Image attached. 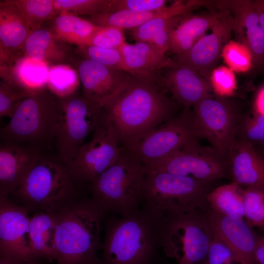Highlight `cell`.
I'll use <instances>...</instances> for the list:
<instances>
[{
  "label": "cell",
  "instance_id": "obj_1",
  "mask_svg": "<svg viewBox=\"0 0 264 264\" xmlns=\"http://www.w3.org/2000/svg\"><path fill=\"white\" fill-rule=\"evenodd\" d=\"M102 108L124 150L174 117V103L164 88L153 79L132 74Z\"/></svg>",
  "mask_w": 264,
  "mask_h": 264
},
{
  "label": "cell",
  "instance_id": "obj_2",
  "mask_svg": "<svg viewBox=\"0 0 264 264\" xmlns=\"http://www.w3.org/2000/svg\"><path fill=\"white\" fill-rule=\"evenodd\" d=\"M165 214L143 203L125 216L105 214L103 264H171L162 248Z\"/></svg>",
  "mask_w": 264,
  "mask_h": 264
},
{
  "label": "cell",
  "instance_id": "obj_3",
  "mask_svg": "<svg viewBox=\"0 0 264 264\" xmlns=\"http://www.w3.org/2000/svg\"><path fill=\"white\" fill-rule=\"evenodd\" d=\"M89 184L81 181L69 163L53 152L45 153L24 181L8 198L30 214H55L90 198Z\"/></svg>",
  "mask_w": 264,
  "mask_h": 264
},
{
  "label": "cell",
  "instance_id": "obj_4",
  "mask_svg": "<svg viewBox=\"0 0 264 264\" xmlns=\"http://www.w3.org/2000/svg\"><path fill=\"white\" fill-rule=\"evenodd\" d=\"M105 215L90 197L55 214L56 264H103L99 251Z\"/></svg>",
  "mask_w": 264,
  "mask_h": 264
},
{
  "label": "cell",
  "instance_id": "obj_5",
  "mask_svg": "<svg viewBox=\"0 0 264 264\" xmlns=\"http://www.w3.org/2000/svg\"><path fill=\"white\" fill-rule=\"evenodd\" d=\"M143 164L122 150L116 162L89 184L90 197L105 214L125 216L142 204Z\"/></svg>",
  "mask_w": 264,
  "mask_h": 264
},
{
  "label": "cell",
  "instance_id": "obj_6",
  "mask_svg": "<svg viewBox=\"0 0 264 264\" xmlns=\"http://www.w3.org/2000/svg\"><path fill=\"white\" fill-rule=\"evenodd\" d=\"M59 119L57 97L47 87L34 90L20 103L9 122L0 129V140L54 152Z\"/></svg>",
  "mask_w": 264,
  "mask_h": 264
},
{
  "label": "cell",
  "instance_id": "obj_7",
  "mask_svg": "<svg viewBox=\"0 0 264 264\" xmlns=\"http://www.w3.org/2000/svg\"><path fill=\"white\" fill-rule=\"evenodd\" d=\"M215 182L167 173L146 172L142 201L165 215L197 210L207 212V198L216 188Z\"/></svg>",
  "mask_w": 264,
  "mask_h": 264
},
{
  "label": "cell",
  "instance_id": "obj_8",
  "mask_svg": "<svg viewBox=\"0 0 264 264\" xmlns=\"http://www.w3.org/2000/svg\"><path fill=\"white\" fill-rule=\"evenodd\" d=\"M213 239L207 212L165 215L163 251L176 264H204Z\"/></svg>",
  "mask_w": 264,
  "mask_h": 264
},
{
  "label": "cell",
  "instance_id": "obj_9",
  "mask_svg": "<svg viewBox=\"0 0 264 264\" xmlns=\"http://www.w3.org/2000/svg\"><path fill=\"white\" fill-rule=\"evenodd\" d=\"M58 127L53 142L54 152L70 164L87 137L98 126L104 112L102 107L76 93L58 98Z\"/></svg>",
  "mask_w": 264,
  "mask_h": 264
},
{
  "label": "cell",
  "instance_id": "obj_10",
  "mask_svg": "<svg viewBox=\"0 0 264 264\" xmlns=\"http://www.w3.org/2000/svg\"><path fill=\"white\" fill-rule=\"evenodd\" d=\"M143 165L146 172L167 173L208 181L231 179L228 153L200 144L173 152Z\"/></svg>",
  "mask_w": 264,
  "mask_h": 264
},
{
  "label": "cell",
  "instance_id": "obj_11",
  "mask_svg": "<svg viewBox=\"0 0 264 264\" xmlns=\"http://www.w3.org/2000/svg\"><path fill=\"white\" fill-rule=\"evenodd\" d=\"M192 112L198 137L207 140L219 151L228 153L243 115L237 105L227 97L211 94L194 106Z\"/></svg>",
  "mask_w": 264,
  "mask_h": 264
},
{
  "label": "cell",
  "instance_id": "obj_12",
  "mask_svg": "<svg viewBox=\"0 0 264 264\" xmlns=\"http://www.w3.org/2000/svg\"><path fill=\"white\" fill-rule=\"evenodd\" d=\"M199 139L192 111L184 109L180 115L165 122L133 147L125 151L145 164L173 152L193 148L199 144Z\"/></svg>",
  "mask_w": 264,
  "mask_h": 264
},
{
  "label": "cell",
  "instance_id": "obj_13",
  "mask_svg": "<svg viewBox=\"0 0 264 264\" xmlns=\"http://www.w3.org/2000/svg\"><path fill=\"white\" fill-rule=\"evenodd\" d=\"M103 112L91 140L81 146L70 163L80 179L88 184L112 165L123 150L119 144L110 118Z\"/></svg>",
  "mask_w": 264,
  "mask_h": 264
},
{
  "label": "cell",
  "instance_id": "obj_14",
  "mask_svg": "<svg viewBox=\"0 0 264 264\" xmlns=\"http://www.w3.org/2000/svg\"><path fill=\"white\" fill-rule=\"evenodd\" d=\"M29 215L25 208L0 196V258H36L31 246Z\"/></svg>",
  "mask_w": 264,
  "mask_h": 264
},
{
  "label": "cell",
  "instance_id": "obj_15",
  "mask_svg": "<svg viewBox=\"0 0 264 264\" xmlns=\"http://www.w3.org/2000/svg\"><path fill=\"white\" fill-rule=\"evenodd\" d=\"M0 141V196L8 198L47 152L30 145Z\"/></svg>",
  "mask_w": 264,
  "mask_h": 264
},
{
  "label": "cell",
  "instance_id": "obj_16",
  "mask_svg": "<svg viewBox=\"0 0 264 264\" xmlns=\"http://www.w3.org/2000/svg\"><path fill=\"white\" fill-rule=\"evenodd\" d=\"M221 11L222 17L211 28L210 34L200 38L189 51L175 55L173 59L192 66L209 81L221 57L224 46L230 40L232 32L231 15L226 10Z\"/></svg>",
  "mask_w": 264,
  "mask_h": 264
},
{
  "label": "cell",
  "instance_id": "obj_17",
  "mask_svg": "<svg viewBox=\"0 0 264 264\" xmlns=\"http://www.w3.org/2000/svg\"><path fill=\"white\" fill-rule=\"evenodd\" d=\"M214 4L219 11L226 10L232 19V31L237 42L247 46L253 56V66L264 65V45L259 16L254 0H219Z\"/></svg>",
  "mask_w": 264,
  "mask_h": 264
},
{
  "label": "cell",
  "instance_id": "obj_18",
  "mask_svg": "<svg viewBox=\"0 0 264 264\" xmlns=\"http://www.w3.org/2000/svg\"><path fill=\"white\" fill-rule=\"evenodd\" d=\"M77 69L82 96L101 107L118 91L132 74L84 59L79 63Z\"/></svg>",
  "mask_w": 264,
  "mask_h": 264
},
{
  "label": "cell",
  "instance_id": "obj_19",
  "mask_svg": "<svg viewBox=\"0 0 264 264\" xmlns=\"http://www.w3.org/2000/svg\"><path fill=\"white\" fill-rule=\"evenodd\" d=\"M207 216L213 237L227 245L242 264H253L259 238L243 218L220 214L209 209Z\"/></svg>",
  "mask_w": 264,
  "mask_h": 264
},
{
  "label": "cell",
  "instance_id": "obj_20",
  "mask_svg": "<svg viewBox=\"0 0 264 264\" xmlns=\"http://www.w3.org/2000/svg\"><path fill=\"white\" fill-rule=\"evenodd\" d=\"M162 81L164 88L171 92L184 110L193 107L212 94L213 91L210 82L196 69L176 61L173 66L167 68Z\"/></svg>",
  "mask_w": 264,
  "mask_h": 264
},
{
  "label": "cell",
  "instance_id": "obj_21",
  "mask_svg": "<svg viewBox=\"0 0 264 264\" xmlns=\"http://www.w3.org/2000/svg\"><path fill=\"white\" fill-rule=\"evenodd\" d=\"M31 31L13 0H0V67L10 66L22 56L20 53H22L24 43Z\"/></svg>",
  "mask_w": 264,
  "mask_h": 264
},
{
  "label": "cell",
  "instance_id": "obj_22",
  "mask_svg": "<svg viewBox=\"0 0 264 264\" xmlns=\"http://www.w3.org/2000/svg\"><path fill=\"white\" fill-rule=\"evenodd\" d=\"M228 155L232 182L239 186L264 187V158L249 143L235 138Z\"/></svg>",
  "mask_w": 264,
  "mask_h": 264
},
{
  "label": "cell",
  "instance_id": "obj_23",
  "mask_svg": "<svg viewBox=\"0 0 264 264\" xmlns=\"http://www.w3.org/2000/svg\"><path fill=\"white\" fill-rule=\"evenodd\" d=\"M223 11L184 16L170 33L167 52L178 55L189 51L220 20Z\"/></svg>",
  "mask_w": 264,
  "mask_h": 264
},
{
  "label": "cell",
  "instance_id": "obj_24",
  "mask_svg": "<svg viewBox=\"0 0 264 264\" xmlns=\"http://www.w3.org/2000/svg\"><path fill=\"white\" fill-rule=\"evenodd\" d=\"M122 55L126 71L147 76L149 73L174 65L175 60L167 57L154 44L148 42H126L118 48Z\"/></svg>",
  "mask_w": 264,
  "mask_h": 264
},
{
  "label": "cell",
  "instance_id": "obj_25",
  "mask_svg": "<svg viewBox=\"0 0 264 264\" xmlns=\"http://www.w3.org/2000/svg\"><path fill=\"white\" fill-rule=\"evenodd\" d=\"M66 44L57 38L50 29L41 27L32 31L29 35L22 53L50 66L65 64L72 57Z\"/></svg>",
  "mask_w": 264,
  "mask_h": 264
},
{
  "label": "cell",
  "instance_id": "obj_26",
  "mask_svg": "<svg viewBox=\"0 0 264 264\" xmlns=\"http://www.w3.org/2000/svg\"><path fill=\"white\" fill-rule=\"evenodd\" d=\"M49 67L44 63L22 55L9 67L0 68L2 80L30 91L47 87Z\"/></svg>",
  "mask_w": 264,
  "mask_h": 264
},
{
  "label": "cell",
  "instance_id": "obj_27",
  "mask_svg": "<svg viewBox=\"0 0 264 264\" xmlns=\"http://www.w3.org/2000/svg\"><path fill=\"white\" fill-rule=\"evenodd\" d=\"M56 233L55 214L39 213L30 217L31 246L36 258L48 262L55 261Z\"/></svg>",
  "mask_w": 264,
  "mask_h": 264
},
{
  "label": "cell",
  "instance_id": "obj_28",
  "mask_svg": "<svg viewBox=\"0 0 264 264\" xmlns=\"http://www.w3.org/2000/svg\"><path fill=\"white\" fill-rule=\"evenodd\" d=\"M207 1L176 0L167 6L155 17L132 30V38L136 42H150L159 32L170 24L179 22L185 15L199 6H207Z\"/></svg>",
  "mask_w": 264,
  "mask_h": 264
},
{
  "label": "cell",
  "instance_id": "obj_29",
  "mask_svg": "<svg viewBox=\"0 0 264 264\" xmlns=\"http://www.w3.org/2000/svg\"><path fill=\"white\" fill-rule=\"evenodd\" d=\"M99 27L77 15L61 13L53 19L50 30L60 40L83 46Z\"/></svg>",
  "mask_w": 264,
  "mask_h": 264
},
{
  "label": "cell",
  "instance_id": "obj_30",
  "mask_svg": "<svg viewBox=\"0 0 264 264\" xmlns=\"http://www.w3.org/2000/svg\"><path fill=\"white\" fill-rule=\"evenodd\" d=\"M207 201L209 209L225 215L244 217L242 189L235 182L215 188Z\"/></svg>",
  "mask_w": 264,
  "mask_h": 264
},
{
  "label": "cell",
  "instance_id": "obj_31",
  "mask_svg": "<svg viewBox=\"0 0 264 264\" xmlns=\"http://www.w3.org/2000/svg\"><path fill=\"white\" fill-rule=\"evenodd\" d=\"M162 10L158 12H138L122 10L88 17V20L97 26H112L122 30H132L155 17Z\"/></svg>",
  "mask_w": 264,
  "mask_h": 264
},
{
  "label": "cell",
  "instance_id": "obj_32",
  "mask_svg": "<svg viewBox=\"0 0 264 264\" xmlns=\"http://www.w3.org/2000/svg\"><path fill=\"white\" fill-rule=\"evenodd\" d=\"M78 76L75 70L66 64L50 66L47 87L57 98L67 97L76 93L80 82Z\"/></svg>",
  "mask_w": 264,
  "mask_h": 264
},
{
  "label": "cell",
  "instance_id": "obj_33",
  "mask_svg": "<svg viewBox=\"0 0 264 264\" xmlns=\"http://www.w3.org/2000/svg\"><path fill=\"white\" fill-rule=\"evenodd\" d=\"M32 31L58 15L54 0H13Z\"/></svg>",
  "mask_w": 264,
  "mask_h": 264
},
{
  "label": "cell",
  "instance_id": "obj_34",
  "mask_svg": "<svg viewBox=\"0 0 264 264\" xmlns=\"http://www.w3.org/2000/svg\"><path fill=\"white\" fill-rule=\"evenodd\" d=\"M235 138L249 143L264 158V115L254 110L251 113L243 114Z\"/></svg>",
  "mask_w": 264,
  "mask_h": 264
},
{
  "label": "cell",
  "instance_id": "obj_35",
  "mask_svg": "<svg viewBox=\"0 0 264 264\" xmlns=\"http://www.w3.org/2000/svg\"><path fill=\"white\" fill-rule=\"evenodd\" d=\"M59 14L67 13L88 17L113 12L114 0H54Z\"/></svg>",
  "mask_w": 264,
  "mask_h": 264
},
{
  "label": "cell",
  "instance_id": "obj_36",
  "mask_svg": "<svg viewBox=\"0 0 264 264\" xmlns=\"http://www.w3.org/2000/svg\"><path fill=\"white\" fill-rule=\"evenodd\" d=\"M244 217L251 227L264 228V187H247L242 190Z\"/></svg>",
  "mask_w": 264,
  "mask_h": 264
},
{
  "label": "cell",
  "instance_id": "obj_37",
  "mask_svg": "<svg viewBox=\"0 0 264 264\" xmlns=\"http://www.w3.org/2000/svg\"><path fill=\"white\" fill-rule=\"evenodd\" d=\"M76 53L84 59L92 61L114 69L126 71L122 53L118 48L78 46Z\"/></svg>",
  "mask_w": 264,
  "mask_h": 264
},
{
  "label": "cell",
  "instance_id": "obj_38",
  "mask_svg": "<svg viewBox=\"0 0 264 264\" xmlns=\"http://www.w3.org/2000/svg\"><path fill=\"white\" fill-rule=\"evenodd\" d=\"M221 57L227 66L237 72L248 71L253 66V56L245 45L230 40L224 46Z\"/></svg>",
  "mask_w": 264,
  "mask_h": 264
},
{
  "label": "cell",
  "instance_id": "obj_39",
  "mask_svg": "<svg viewBox=\"0 0 264 264\" xmlns=\"http://www.w3.org/2000/svg\"><path fill=\"white\" fill-rule=\"evenodd\" d=\"M33 91L2 80L0 85V117H12L22 101Z\"/></svg>",
  "mask_w": 264,
  "mask_h": 264
},
{
  "label": "cell",
  "instance_id": "obj_40",
  "mask_svg": "<svg viewBox=\"0 0 264 264\" xmlns=\"http://www.w3.org/2000/svg\"><path fill=\"white\" fill-rule=\"evenodd\" d=\"M122 29L112 26H100L85 45L105 48H119L126 42Z\"/></svg>",
  "mask_w": 264,
  "mask_h": 264
},
{
  "label": "cell",
  "instance_id": "obj_41",
  "mask_svg": "<svg viewBox=\"0 0 264 264\" xmlns=\"http://www.w3.org/2000/svg\"><path fill=\"white\" fill-rule=\"evenodd\" d=\"M234 71L228 66L215 68L210 77V83L216 95L221 97L232 95L237 89Z\"/></svg>",
  "mask_w": 264,
  "mask_h": 264
},
{
  "label": "cell",
  "instance_id": "obj_42",
  "mask_svg": "<svg viewBox=\"0 0 264 264\" xmlns=\"http://www.w3.org/2000/svg\"><path fill=\"white\" fill-rule=\"evenodd\" d=\"M204 264H242L234 252L224 242L214 238Z\"/></svg>",
  "mask_w": 264,
  "mask_h": 264
},
{
  "label": "cell",
  "instance_id": "obj_43",
  "mask_svg": "<svg viewBox=\"0 0 264 264\" xmlns=\"http://www.w3.org/2000/svg\"><path fill=\"white\" fill-rule=\"evenodd\" d=\"M164 0H114L113 12L128 10L138 12H158L167 6Z\"/></svg>",
  "mask_w": 264,
  "mask_h": 264
},
{
  "label": "cell",
  "instance_id": "obj_44",
  "mask_svg": "<svg viewBox=\"0 0 264 264\" xmlns=\"http://www.w3.org/2000/svg\"><path fill=\"white\" fill-rule=\"evenodd\" d=\"M253 264H264V234L258 239L253 256Z\"/></svg>",
  "mask_w": 264,
  "mask_h": 264
},
{
  "label": "cell",
  "instance_id": "obj_45",
  "mask_svg": "<svg viewBox=\"0 0 264 264\" xmlns=\"http://www.w3.org/2000/svg\"><path fill=\"white\" fill-rule=\"evenodd\" d=\"M254 2L259 16L264 45V0H255Z\"/></svg>",
  "mask_w": 264,
  "mask_h": 264
},
{
  "label": "cell",
  "instance_id": "obj_46",
  "mask_svg": "<svg viewBox=\"0 0 264 264\" xmlns=\"http://www.w3.org/2000/svg\"><path fill=\"white\" fill-rule=\"evenodd\" d=\"M254 110L264 115V86L258 92L255 102Z\"/></svg>",
  "mask_w": 264,
  "mask_h": 264
},
{
  "label": "cell",
  "instance_id": "obj_47",
  "mask_svg": "<svg viewBox=\"0 0 264 264\" xmlns=\"http://www.w3.org/2000/svg\"><path fill=\"white\" fill-rule=\"evenodd\" d=\"M43 260L35 258L26 260H10L0 258V264H44Z\"/></svg>",
  "mask_w": 264,
  "mask_h": 264
},
{
  "label": "cell",
  "instance_id": "obj_48",
  "mask_svg": "<svg viewBox=\"0 0 264 264\" xmlns=\"http://www.w3.org/2000/svg\"><path fill=\"white\" fill-rule=\"evenodd\" d=\"M263 232H264V228H263Z\"/></svg>",
  "mask_w": 264,
  "mask_h": 264
}]
</instances>
